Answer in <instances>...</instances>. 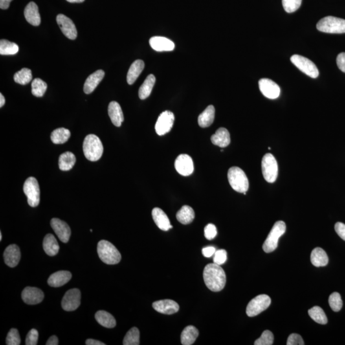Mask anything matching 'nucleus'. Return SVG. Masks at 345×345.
<instances>
[{"label":"nucleus","mask_w":345,"mask_h":345,"mask_svg":"<svg viewBox=\"0 0 345 345\" xmlns=\"http://www.w3.org/2000/svg\"><path fill=\"white\" fill-rule=\"evenodd\" d=\"M23 191L27 197L28 203L32 207H36L40 203V188L38 181L34 177H29L23 186Z\"/></svg>","instance_id":"6e6552de"},{"label":"nucleus","mask_w":345,"mask_h":345,"mask_svg":"<svg viewBox=\"0 0 345 345\" xmlns=\"http://www.w3.org/2000/svg\"><path fill=\"white\" fill-rule=\"evenodd\" d=\"M335 231L337 233V234L343 239V240L345 241V225L344 223H336L335 225Z\"/></svg>","instance_id":"3c124183"},{"label":"nucleus","mask_w":345,"mask_h":345,"mask_svg":"<svg viewBox=\"0 0 345 345\" xmlns=\"http://www.w3.org/2000/svg\"><path fill=\"white\" fill-rule=\"evenodd\" d=\"M329 303L331 309L334 311L338 312L342 309L343 307V301L340 294L338 292H334L329 298Z\"/></svg>","instance_id":"79ce46f5"},{"label":"nucleus","mask_w":345,"mask_h":345,"mask_svg":"<svg viewBox=\"0 0 345 345\" xmlns=\"http://www.w3.org/2000/svg\"><path fill=\"white\" fill-rule=\"evenodd\" d=\"M96 319L98 322L105 328H113L116 325L114 316L105 311H99L96 314Z\"/></svg>","instance_id":"473e14b6"},{"label":"nucleus","mask_w":345,"mask_h":345,"mask_svg":"<svg viewBox=\"0 0 345 345\" xmlns=\"http://www.w3.org/2000/svg\"><path fill=\"white\" fill-rule=\"evenodd\" d=\"M152 306L156 311L165 315H172L179 310V305L175 301L170 299L155 301Z\"/></svg>","instance_id":"a211bd4d"},{"label":"nucleus","mask_w":345,"mask_h":345,"mask_svg":"<svg viewBox=\"0 0 345 345\" xmlns=\"http://www.w3.org/2000/svg\"><path fill=\"white\" fill-rule=\"evenodd\" d=\"M316 28L327 34H345V20L339 17H325L318 21Z\"/></svg>","instance_id":"39448f33"},{"label":"nucleus","mask_w":345,"mask_h":345,"mask_svg":"<svg viewBox=\"0 0 345 345\" xmlns=\"http://www.w3.org/2000/svg\"><path fill=\"white\" fill-rule=\"evenodd\" d=\"M2 240V234L1 233H0V241Z\"/></svg>","instance_id":"052dcab7"},{"label":"nucleus","mask_w":345,"mask_h":345,"mask_svg":"<svg viewBox=\"0 0 345 345\" xmlns=\"http://www.w3.org/2000/svg\"><path fill=\"white\" fill-rule=\"evenodd\" d=\"M140 331L136 327H133L127 332L125 335L123 345H138L140 344Z\"/></svg>","instance_id":"ea45409f"},{"label":"nucleus","mask_w":345,"mask_h":345,"mask_svg":"<svg viewBox=\"0 0 345 345\" xmlns=\"http://www.w3.org/2000/svg\"><path fill=\"white\" fill-rule=\"evenodd\" d=\"M206 287L212 292H220L225 287L226 277L223 268L215 263L206 265L203 271Z\"/></svg>","instance_id":"f257e3e1"},{"label":"nucleus","mask_w":345,"mask_h":345,"mask_svg":"<svg viewBox=\"0 0 345 345\" xmlns=\"http://www.w3.org/2000/svg\"><path fill=\"white\" fill-rule=\"evenodd\" d=\"M83 147L86 158L90 161H98L102 157L104 148L100 140L96 135L87 136Z\"/></svg>","instance_id":"f03ea898"},{"label":"nucleus","mask_w":345,"mask_h":345,"mask_svg":"<svg viewBox=\"0 0 345 345\" xmlns=\"http://www.w3.org/2000/svg\"><path fill=\"white\" fill-rule=\"evenodd\" d=\"M215 118V108L212 105H208L207 107L199 115L198 124L202 128H206L210 126L214 122Z\"/></svg>","instance_id":"c756f323"},{"label":"nucleus","mask_w":345,"mask_h":345,"mask_svg":"<svg viewBox=\"0 0 345 345\" xmlns=\"http://www.w3.org/2000/svg\"><path fill=\"white\" fill-rule=\"evenodd\" d=\"M149 43L151 48L156 51H171L175 49V44L166 37H153Z\"/></svg>","instance_id":"aec40b11"},{"label":"nucleus","mask_w":345,"mask_h":345,"mask_svg":"<svg viewBox=\"0 0 345 345\" xmlns=\"http://www.w3.org/2000/svg\"><path fill=\"white\" fill-rule=\"evenodd\" d=\"M175 121L174 114L170 111L162 112L156 122L155 129L158 135L163 136L172 129Z\"/></svg>","instance_id":"9b49d317"},{"label":"nucleus","mask_w":345,"mask_h":345,"mask_svg":"<svg viewBox=\"0 0 345 345\" xmlns=\"http://www.w3.org/2000/svg\"><path fill=\"white\" fill-rule=\"evenodd\" d=\"M199 331L193 325L186 327L181 334V344L183 345H191L194 344L198 337Z\"/></svg>","instance_id":"7c9ffc66"},{"label":"nucleus","mask_w":345,"mask_h":345,"mask_svg":"<svg viewBox=\"0 0 345 345\" xmlns=\"http://www.w3.org/2000/svg\"><path fill=\"white\" fill-rule=\"evenodd\" d=\"M50 226L62 243H67L69 242L71 231L69 226L65 222L58 218H53L50 221Z\"/></svg>","instance_id":"f3484780"},{"label":"nucleus","mask_w":345,"mask_h":345,"mask_svg":"<svg viewBox=\"0 0 345 345\" xmlns=\"http://www.w3.org/2000/svg\"><path fill=\"white\" fill-rule=\"evenodd\" d=\"M32 93L37 98H41L45 95L48 85L46 83L40 78H36L32 83Z\"/></svg>","instance_id":"a19ab883"},{"label":"nucleus","mask_w":345,"mask_h":345,"mask_svg":"<svg viewBox=\"0 0 345 345\" xmlns=\"http://www.w3.org/2000/svg\"><path fill=\"white\" fill-rule=\"evenodd\" d=\"M211 142L213 144L222 148L228 146L231 142L229 132L223 127L219 128L211 137Z\"/></svg>","instance_id":"a878e982"},{"label":"nucleus","mask_w":345,"mask_h":345,"mask_svg":"<svg viewBox=\"0 0 345 345\" xmlns=\"http://www.w3.org/2000/svg\"><path fill=\"white\" fill-rule=\"evenodd\" d=\"M14 80L18 84L25 85L32 80V70L27 68H23L20 71L14 74Z\"/></svg>","instance_id":"58836bf2"},{"label":"nucleus","mask_w":345,"mask_h":345,"mask_svg":"<svg viewBox=\"0 0 345 345\" xmlns=\"http://www.w3.org/2000/svg\"><path fill=\"white\" fill-rule=\"evenodd\" d=\"M153 221L160 230L168 231L173 228L166 213L159 208H154L151 212Z\"/></svg>","instance_id":"412c9836"},{"label":"nucleus","mask_w":345,"mask_h":345,"mask_svg":"<svg viewBox=\"0 0 345 345\" xmlns=\"http://www.w3.org/2000/svg\"><path fill=\"white\" fill-rule=\"evenodd\" d=\"M98 252L101 260L105 264L115 265L119 263L122 256L115 246L107 241H100L98 245Z\"/></svg>","instance_id":"7ed1b4c3"},{"label":"nucleus","mask_w":345,"mask_h":345,"mask_svg":"<svg viewBox=\"0 0 345 345\" xmlns=\"http://www.w3.org/2000/svg\"><path fill=\"white\" fill-rule=\"evenodd\" d=\"M12 1V0H0V8L3 10L7 9Z\"/></svg>","instance_id":"5fc2aeb1"},{"label":"nucleus","mask_w":345,"mask_h":345,"mask_svg":"<svg viewBox=\"0 0 345 345\" xmlns=\"http://www.w3.org/2000/svg\"><path fill=\"white\" fill-rule=\"evenodd\" d=\"M71 278L72 274L70 272L60 270L51 274L48 279V283L51 287H60L67 284Z\"/></svg>","instance_id":"4be33fe9"},{"label":"nucleus","mask_w":345,"mask_h":345,"mask_svg":"<svg viewBox=\"0 0 345 345\" xmlns=\"http://www.w3.org/2000/svg\"><path fill=\"white\" fill-rule=\"evenodd\" d=\"M5 104V99L2 94H0V107H2Z\"/></svg>","instance_id":"13d9d810"},{"label":"nucleus","mask_w":345,"mask_h":345,"mask_svg":"<svg viewBox=\"0 0 345 345\" xmlns=\"http://www.w3.org/2000/svg\"><path fill=\"white\" fill-rule=\"evenodd\" d=\"M287 226L285 222L277 221L271 231L268 235L263 245V249L267 253L274 251L278 246V241L280 237L285 234Z\"/></svg>","instance_id":"423d86ee"},{"label":"nucleus","mask_w":345,"mask_h":345,"mask_svg":"<svg viewBox=\"0 0 345 345\" xmlns=\"http://www.w3.org/2000/svg\"><path fill=\"white\" fill-rule=\"evenodd\" d=\"M216 251V249L213 246H208V247H205L203 248L202 249V254L203 256L206 257V258H210V257L214 255L215 252Z\"/></svg>","instance_id":"864d4df0"},{"label":"nucleus","mask_w":345,"mask_h":345,"mask_svg":"<svg viewBox=\"0 0 345 345\" xmlns=\"http://www.w3.org/2000/svg\"><path fill=\"white\" fill-rule=\"evenodd\" d=\"M69 3H82L85 0H67Z\"/></svg>","instance_id":"bf43d9fd"},{"label":"nucleus","mask_w":345,"mask_h":345,"mask_svg":"<svg viewBox=\"0 0 345 345\" xmlns=\"http://www.w3.org/2000/svg\"><path fill=\"white\" fill-rule=\"evenodd\" d=\"M274 343V335L270 331H265L262 335L255 341V345H272Z\"/></svg>","instance_id":"c03bdc74"},{"label":"nucleus","mask_w":345,"mask_h":345,"mask_svg":"<svg viewBox=\"0 0 345 345\" xmlns=\"http://www.w3.org/2000/svg\"><path fill=\"white\" fill-rule=\"evenodd\" d=\"M228 179L233 190L246 195L249 189V180L245 171L239 167H232L228 170Z\"/></svg>","instance_id":"20e7f679"},{"label":"nucleus","mask_w":345,"mask_h":345,"mask_svg":"<svg viewBox=\"0 0 345 345\" xmlns=\"http://www.w3.org/2000/svg\"><path fill=\"white\" fill-rule=\"evenodd\" d=\"M105 72L104 70H98L94 73L89 76L86 80L84 85V92L85 94H90L95 90L100 81L104 78Z\"/></svg>","instance_id":"b1692460"},{"label":"nucleus","mask_w":345,"mask_h":345,"mask_svg":"<svg viewBox=\"0 0 345 345\" xmlns=\"http://www.w3.org/2000/svg\"><path fill=\"white\" fill-rule=\"evenodd\" d=\"M25 17L28 23L35 26L40 25L41 19L39 14L38 6L35 2H30L26 6L25 9Z\"/></svg>","instance_id":"5701e85b"},{"label":"nucleus","mask_w":345,"mask_h":345,"mask_svg":"<svg viewBox=\"0 0 345 345\" xmlns=\"http://www.w3.org/2000/svg\"><path fill=\"white\" fill-rule=\"evenodd\" d=\"M108 114L111 118L112 123L116 127H120L124 122V114L121 108L120 105L117 102L112 101L109 103L108 106Z\"/></svg>","instance_id":"393cba45"},{"label":"nucleus","mask_w":345,"mask_h":345,"mask_svg":"<svg viewBox=\"0 0 345 345\" xmlns=\"http://www.w3.org/2000/svg\"><path fill=\"white\" fill-rule=\"evenodd\" d=\"M85 344L87 345H104V343L100 342V341L89 339L86 341Z\"/></svg>","instance_id":"4d7b16f0"},{"label":"nucleus","mask_w":345,"mask_h":345,"mask_svg":"<svg viewBox=\"0 0 345 345\" xmlns=\"http://www.w3.org/2000/svg\"><path fill=\"white\" fill-rule=\"evenodd\" d=\"M80 304L81 292L77 289L69 290L66 292L61 301V306L66 311H75Z\"/></svg>","instance_id":"f8f14e48"},{"label":"nucleus","mask_w":345,"mask_h":345,"mask_svg":"<svg viewBox=\"0 0 345 345\" xmlns=\"http://www.w3.org/2000/svg\"><path fill=\"white\" fill-rule=\"evenodd\" d=\"M39 333L36 329H33L29 331L26 336V345H36L38 343Z\"/></svg>","instance_id":"de8ad7c7"},{"label":"nucleus","mask_w":345,"mask_h":345,"mask_svg":"<svg viewBox=\"0 0 345 345\" xmlns=\"http://www.w3.org/2000/svg\"><path fill=\"white\" fill-rule=\"evenodd\" d=\"M176 217L180 223L183 224V225H188L194 220L195 211L191 206L184 205L177 213Z\"/></svg>","instance_id":"2f4dec72"},{"label":"nucleus","mask_w":345,"mask_h":345,"mask_svg":"<svg viewBox=\"0 0 345 345\" xmlns=\"http://www.w3.org/2000/svg\"><path fill=\"white\" fill-rule=\"evenodd\" d=\"M144 61L141 60H136L131 65L127 76V81L129 85H133L135 82L144 69Z\"/></svg>","instance_id":"c85d7f7f"},{"label":"nucleus","mask_w":345,"mask_h":345,"mask_svg":"<svg viewBox=\"0 0 345 345\" xmlns=\"http://www.w3.org/2000/svg\"><path fill=\"white\" fill-rule=\"evenodd\" d=\"M70 137V132L65 128H59L52 132L50 140L54 144H65Z\"/></svg>","instance_id":"c9c22d12"},{"label":"nucleus","mask_w":345,"mask_h":345,"mask_svg":"<svg viewBox=\"0 0 345 345\" xmlns=\"http://www.w3.org/2000/svg\"><path fill=\"white\" fill-rule=\"evenodd\" d=\"M176 170L182 176H190L194 171V163L192 158L187 154L178 156L175 162Z\"/></svg>","instance_id":"2eb2a0df"},{"label":"nucleus","mask_w":345,"mask_h":345,"mask_svg":"<svg viewBox=\"0 0 345 345\" xmlns=\"http://www.w3.org/2000/svg\"><path fill=\"white\" fill-rule=\"evenodd\" d=\"M22 299L28 305L39 304L45 298V294L41 289L28 287L22 292Z\"/></svg>","instance_id":"dca6fc26"},{"label":"nucleus","mask_w":345,"mask_h":345,"mask_svg":"<svg viewBox=\"0 0 345 345\" xmlns=\"http://www.w3.org/2000/svg\"><path fill=\"white\" fill-rule=\"evenodd\" d=\"M6 344L7 345H19L21 344V338L16 329H11L6 337Z\"/></svg>","instance_id":"a18cd8bd"},{"label":"nucleus","mask_w":345,"mask_h":345,"mask_svg":"<svg viewBox=\"0 0 345 345\" xmlns=\"http://www.w3.org/2000/svg\"><path fill=\"white\" fill-rule=\"evenodd\" d=\"M3 257L6 265L8 267H16L21 259L19 247L15 245L8 246L4 251Z\"/></svg>","instance_id":"6ab92c4d"},{"label":"nucleus","mask_w":345,"mask_h":345,"mask_svg":"<svg viewBox=\"0 0 345 345\" xmlns=\"http://www.w3.org/2000/svg\"><path fill=\"white\" fill-rule=\"evenodd\" d=\"M311 261L312 264L315 267H324L328 264L329 258L324 249L316 247L311 252Z\"/></svg>","instance_id":"cd10ccee"},{"label":"nucleus","mask_w":345,"mask_h":345,"mask_svg":"<svg viewBox=\"0 0 345 345\" xmlns=\"http://www.w3.org/2000/svg\"><path fill=\"white\" fill-rule=\"evenodd\" d=\"M19 51V46L14 43L1 39L0 41L1 55H14Z\"/></svg>","instance_id":"e433bc0d"},{"label":"nucleus","mask_w":345,"mask_h":345,"mask_svg":"<svg viewBox=\"0 0 345 345\" xmlns=\"http://www.w3.org/2000/svg\"><path fill=\"white\" fill-rule=\"evenodd\" d=\"M309 315L318 324L325 325L327 324V318L325 312L319 306H315L309 309Z\"/></svg>","instance_id":"4c0bfd02"},{"label":"nucleus","mask_w":345,"mask_h":345,"mask_svg":"<svg viewBox=\"0 0 345 345\" xmlns=\"http://www.w3.org/2000/svg\"><path fill=\"white\" fill-rule=\"evenodd\" d=\"M259 88L263 95L270 99H276L280 95V87L273 81L267 78L259 81Z\"/></svg>","instance_id":"ddd939ff"},{"label":"nucleus","mask_w":345,"mask_h":345,"mask_svg":"<svg viewBox=\"0 0 345 345\" xmlns=\"http://www.w3.org/2000/svg\"><path fill=\"white\" fill-rule=\"evenodd\" d=\"M59 344L58 338L56 336H50L46 343V345H58Z\"/></svg>","instance_id":"6e6d98bb"},{"label":"nucleus","mask_w":345,"mask_h":345,"mask_svg":"<svg viewBox=\"0 0 345 345\" xmlns=\"http://www.w3.org/2000/svg\"><path fill=\"white\" fill-rule=\"evenodd\" d=\"M227 260V252L225 249L216 250L214 254V263L215 264L221 265Z\"/></svg>","instance_id":"49530a36"},{"label":"nucleus","mask_w":345,"mask_h":345,"mask_svg":"<svg viewBox=\"0 0 345 345\" xmlns=\"http://www.w3.org/2000/svg\"><path fill=\"white\" fill-rule=\"evenodd\" d=\"M287 345H304V342L302 337L297 334H292L288 338Z\"/></svg>","instance_id":"8fccbe9b"},{"label":"nucleus","mask_w":345,"mask_h":345,"mask_svg":"<svg viewBox=\"0 0 345 345\" xmlns=\"http://www.w3.org/2000/svg\"><path fill=\"white\" fill-rule=\"evenodd\" d=\"M261 170L266 181L269 183H274L276 181L278 175V162L271 153H267L263 156Z\"/></svg>","instance_id":"0eeeda50"},{"label":"nucleus","mask_w":345,"mask_h":345,"mask_svg":"<svg viewBox=\"0 0 345 345\" xmlns=\"http://www.w3.org/2000/svg\"><path fill=\"white\" fill-rule=\"evenodd\" d=\"M56 22L65 36L71 40H75L78 35V32H77L75 25L71 19L65 15L59 14L57 15Z\"/></svg>","instance_id":"4468645a"},{"label":"nucleus","mask_w":345,"mask_h":345,"mask_svg":"<svg viewBox=\"0 0 345 345\" xmlns=\"http://www.w3.org/2000/svg\"><path fill=\"white\" fill-rule=\"evenodd\" d=\"M282 3L286 12L292 13L299 8L302 0H282Z\"/></svg>","instance_id":"37998d69"},{"label":"nucleus","mask_w":345,"mask_h":345,"mask_svg":"<svg viewBox=\"0 0 345 345\" xmlns=\"http://www.w3.org/2000/svg\"><path fill=\"white\" fill-rule=\"evenodd\" d=\"M336 62L339 69L345 73V52L338 54Z\"/></svg>","instance_id":"603ef678"},{"label":"nucleus","mask_w":345,"mask_h":345,"mask_svg":"<svg viewBox=\"0 0 345 345\" xmlns=\"http://www.w3.org/2000/svg\"><path fill=\"white\" fill-rule=\"evenodd\" d=\"M271 304L270 296L267 295H260L252 298L246 308V313L249 317L258 315L261 312L266 310Z\"/></svg>","instance_id":"9d476101"},{"label":"nucleus","mask_w":345,"mask_h":345,"mask_svg":"<svg viewBox=\"0 0 345 345\" xmlns=\"http://www.w3.org/2000/svg\"><path fill=\"white\" fill-rule=\"evenodd\" d=\"M205 237L208 240L211 241L214 239L217 234V228L213 224H208L204 230Z\"/></svg>","instance_id":"09e8293b"},{"label":"nucleus","mask_w":345,"mask_h":345,"mask_svg":"<svg viewBox=\"0 0 345 345\" xmlns=\"http://www.w3.org/2000/svg\"><path fill=\"white\" fill-rule=\"evenodd\" d=\"M293 64L307 76L316 78L319 75V71L315 63L305 57L295 54L290 58Z\"/></svg>","instance_id":"1a4fd4ad"},{"label":"nucleus","mask_w":345,"mask_h":345,"mask_svg":"<svg viewBox=\"0 0 345 345\" xmlns=\"http://www.w3.org/2000/svg\"><path fill=\"white\" fill-rule=\"evenodd\" d=\"M76 160V157L73 153L66 151L59 157V168L61 171L70 170L75 164Z\"/></svg>","instance_id":"72a5a7b5"},{"label":"nucleus","mask_w":345,"mask_h":345,"mask_svg":"<svg viewBox=\"0 0 345 345\" xmlns=\"http://www.w3.org/2000/svg\"><path fill=\"white\" fill-rule=\"evenodd\" d=\"M155 83V77L153 74H150L144 83L141 86L139 90V97L141 99L144 100L150 96L151 91Z\"/></svg>","instance_id":"f704fd0d"},{"label":"nucleus","mask_w":345,"mask_h":345,"mask_svg":"<svg viewBox=\"0 0 345 345\" xmlns=\"http://www.w3.org/2000/svg\"><path fill=\"white\" fill-rule=\"evenodd\" d=\"M43 249L48 255L53 256L58 254L60 246L53 235H46L43 241Z\"/></svg>","instance_id":"bb28decb"}]
</instances>
